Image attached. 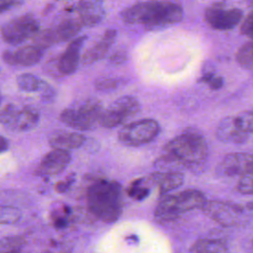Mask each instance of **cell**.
I'll use <instances>...</instances> for the list:
<instances>
[{
    "instance_id": "6da1fadb",
    "label": "cell",
    "mask_w": 253,
    "mask_h": 253,
    "mask_svg": "<svg viewBox=\"0 0 253 253\" xmlns=\"http://www.w3.org/2000/svg\"><path fill=\"white\" fill-rule=\"evenodd\" d=\"M209 147L204 135L194 127H188L171 139L163 148V155L157 159V165L181 166L193 172H199L206 165Z\"/></svg>"
},
{
    "instance_id": "7a4b0ae2",
    "label": "cell",
    "mask_w": 253,
    "mask_h": 253,
    "mask_svg": "<svg viewBox=\"0 0 253 253\" xmlns=\"http://www.w3.org/2000/svg\"><path fill=\"white\" fill-rule=\"evenodd\" d=\"M183 15V8L177 3L146 1L125 8L120 16L126 24L141 25L146 30L156 31L180 22Z\"/></svg>"
},
{
    "instance_id": "3957f363",
    "label": "cell",
    "mask_w": 253,
    "mask_h": 253,
    "mask_svg": "<svg viewBox=\"0 0 253 253\" xmlns=\"http://www.w3.org/2000/svg\"><path fill=\"white\" fill-rule=\"evenodd\" d=\"M86 201L95 217L104 222H114L123 211L122 186L113 180H95L87 189Z\"/></svg>"
},
{
    "instance_id": "277c9868",
    "label": "cell",
    "mask_w": 253,
    "mask_h": 253,
    "mask_svg": "<svg viewBox=\"0 0 253 253\" xmlns=\"http://www.w3.org/2000/svg\"><path fill=\"white\" fill-rule=\"evenodd\" d=\"M206 202L203 192L197 189L163 195L155 208L154 217L160 222L172 221L187 211L202 209Z\"/></svg>"
},
{
    "instance_id": "5b68a950",
    "label": "cell",
    "mask_w": 253,
    "mask_h": 253,
    "mask_svg": "<svg viewBox=\"0 0 253 253\" xmlns=\"http://www.w3.org/2000/svg\"><path fill=\"white\" fill-rule=\"evenodd\" d=\"M103 112L101 102L88 98L73 103L59 115V120L76 130H91L99 125Z\"/></svg>"
},
{
    "instance_id": "8992f818",
    "label": "cell",
    "mask_w": 253,
    "mask_h": 253,
    "mask_svg": "<svg viewBox=\"0 0 253 253\" xmlns=\"http://www.w3.org/2000/svg\"><path fill=\"white\" fill-rule=\"evenodd\" d=\"M253 130L252 111H245L236 116L222 119L215 130L218 140L225 143H244Z\"/></svg>"
},
{
    "instance_id": "52a82bcc",
    "label": "cell",
    "mask_w": 253,
    "mask_h": 253,
    "mask_svg": "<svg viewBox=\"0 0 253 253\" xmlns=\"http://www.w3.org/2000/svg\"><path fill=\"white\" fill-rule=\"evenodd\" d=\"M40 121L38 110L32 106L7 104L0 109V124L10 130L22 132L34 128Z\"/></svg>"
},
{
    "instance_id": "ba28073f",
    "label": "cell",
    "mask_w": 253,
    "mask_h": 253,
    "mask_svg": "<svg viewBox=\"0 0 253 253\" xmlns=\"http://www.w3.org/2000/svg\"><path fill=\"white\" fill-rule=\"evenodd\" d=\"M0 32L5 42L18 45L29 39H34L40 32V24L32 14H24L3 24Z\"/></svg>"
},
{
    "instance_id": "9c48e42d",
    "label": "cell",
    "mask_w": 253,
    "mask_h": 253,
    "mask_svg": "<svg viewBox=\"0 0 253 253\" xmlns=\"http://www.w3.org/2000/svg\"><path fill=\"white\" fill-rule=\"evenodd\" d=\"M202 210L217 223L223 226H234L244 223L247 220V211H251L252 209L230 202L207 201Z\"/></svg>"
},
{
    "instance_id": "30bf717a",
    "label": "cell",
    "mask_w": 253,
    "mask_h": 253,
    "mask_svg": "<svg viewBox=\"0 0 253 253\" xmlns=\"http://www.w3.org/2000/svg\"><path fill=\"white\" fill-rule=\"evenodd\" d=\"M159 124L153 119H142L129 123L119 131V140L126 146H140L152 141L159 133Z\"/></svg>"
},
{
    "instance_id": "8fae6325",
    "label": "cell",
    "mask_w": 253,
    "mask_h": 253,
    "mask_svg": "<svg viewBox=\"0 0 253 253\" xmlns=\"http://www.w3.org/2000/svg\"><path fill=\"white\" fill-rule=\"evenodd\" d=\"M139 109V103L134 97H120L110 104L106 109H103L99 125L107 128L119 126L131 117L135 116Z\"/></svg>"
},
{
    "instance_id": "7c38bea8",
    "label": "cell",
    "mask_w": 253,
    "mask_h": 253,
    "mask_svg": "<svg viewBox=\"0 0 253 253\" xmlns=\"http://www.w3.org/2000/svg\"><path fill=\"white\" fill-rule=\"evenodd\" d=\"M82 29L83 26L78 19L68 18L50 28L40 31L34 38L33 44L44 49L52 44L73 39Z\"/></svg>"
},
{
    "instance_id": "4fadbf2b",
    "label": "cell",
    "mask_w": 253,
    "mask_h": 253,
    "mask_svg": "<svg viewBox=\"0 0 253 253\" xmlns=\"http://www.w3.org/2000/svg\"><path fill=\"white\" fill-rule=\"evenodd\" d=\"M243 18V11L239 8L227 7L223 2L212 3L205 10V20L208 25L216 31L234 29Z\"/></svg>"
},
{
    "instance_id": "5bb4252c",
    "label": "cell",
    "mask_w": 253,
    "mask_h": 253,
    "mask_svg": "<svg viewBox=\"0 0 253 253\" xmlns=\"http://www.w3.org/2000/svg\"><path fill=\"white\" fill-rule=\"evenodd\" d=\"M85 40L86 36L73 39L59 57L53 60V69L56 70V75L66 76L76 71L80 60V51Z\"/></svg>"
},
{
    "instance_id": "9a60e30c",
    "label": "cell",
    "mask_w": 253,
    "mask_h": 253,
    "mask_svg": "<svg viewBox=\"0 0 253 253\" xmlns=\"http://www.w3.org/2000/svg\"><path fill=\"white\" fill-rule=\"evenodd\" d=\"M252 155L244 152L226 154L217 165L216 173L222 177L241 176L252 171Z\"/></svg>"
},
{
    "instance_id": "2e32d148",
    "label": "cell",
    "mask_w": 253,
    "mask_h": 253,
    "mask_svg": "<svg viewBox=\"0 0 253 253\" xmlns=\"http://www.w3.org/2000/svg\"><path fill=\"white\" fill-rule=\"evenodd\" d=\"M67 10L77 15L75 18L78 19L83 28L98 25L105 16V9L100 1H80L72 4Z\"/></svg>"
},
{
    "instance_id": "e0dca14e",
    "label": "cell",
    "mask_w": 253,
    "mask_h": 253,
    "mask_svg": "<svg viewBox=\"0 0 253 253\" xmlns=\"http://www.w3.org/2000/svg\"><path fill=\"white\" fill-rule=\"evenodd\" d=\"M43 50L36 44H30L14 50H5L2 53V58L9 65L28 67L37 64L42 59Z\"/></svg>"
},
{
    "instance_id": "ac0fdd59",
    "label": "cell",
    "mask_w": 253,
    "mask_h": 253,
    "mask_svg": "<svg viewBox=\"0 0 253 253\" xmlns=\"http://www.w3.org/2000/svg\"><path fill=\"white\" fill-rule=\"evenodd\" d=\"M71 160L69 151L52 149L42 158L37 173L41 176H54L65 170Z\"/></svg>"
},
{
    "instance_id": "d6986e66",
    "label": "cell",
    "mask_w": 253,
    "mask_h": 253,
    "mask_svg": "<svg viewBox=\"0 0 253 253\" xmlns=\"http://www.w3.org/2000/svg\"><path fill=\"white\" fill-rule=\"evenodd\" d=\"M149 186H157L161 195L179 188L184 182V175L179 171L155 172L145 177Z\"/></svg>"
},
{
    "instance_id": "ffe728a7",
    "label": "cell",
    "mask_w": 253,
    "mask_h": 253,
    "mask_svg": "<svg viewBox=\"0 0 253 253\" xmlns=\"http://www.w3.org/2000/svg\"><path fill=\"white\" fill-rule=\"evenodd\" d=\"M117 36V32L114 29H108L102 36V38L93 44L83 55L81 58L82 63L84 64H92L107 55L111 46L113 45L115 39Z\"/></svg>"
},
{
    "instance_id": "44dd1931",
    "label": "cell",
    "mask_w": 253,
    "mask_h": 253,
    "mask_svg": "<svg viewBox=\"0 0 253 253\" xmlns=\"http://www.w3.org/2000/svg\"><path fill=\"white\" fill-rule=\"evenodd\" d=\"M85 142V136L79 132L58 130L49 137V145L52 149L69 151L82 146Z\"/></svg>"
},
{
    "instance_id": "7402d4cb",
    "label": "cell",
    "mask_w": 253,
    "mask_h": 253,
    "mask_svg": "<svg viewBox=\"0 0 253 253\" xmlns=\"http://www.w3.org/2000/svg\"><path fill=\"white\" fill-rule=\"evenodd\" d=\"M190 253H228L227 246L221 239L203 238L197 240L191 247Z\"/></svg>"
},
{
    "instance_id": "603a6c76",
    "label": "cell",
    "mask_w": 253,
    "mask_h": 253,
    "mask_svg": "<svg viewBox=\"0 0 253 253\" xmlns=\"http://www.w3.org/2000/svg\"><path fill=\"white\" fill-rule=\"evenodd\" d=\"M17 85L20 90L28 93L40 92L43 81L32 73H23L17 76Z\"/></svg>"
},
{
    "instance_id": "cb8c5ba5",
    "label": "cell",
    "mask_w": 253,
    "mask_h": 253,
    "mask_svg": "<svg viewBox=\"0 0 253 253\" xmlns=\"http://www.w3.org/2000/svg\"><path fill=\"white\" fill-rule=\"evenodd\" d=\"M70 214H71V211L67 206L62 204L55 206L50 212V218H51L52 224L56 228L65 227L70 220Z\"/></svg>"
},
{
    "instance_id": "d4e9b609",
    "label": "cell",
    "mask_w": 253,
    "mask_h": 253,
    "mask_svg": "<svg viewBox=\"0 0 253 253\" xmlns=\"http://www.w3.org/2000/svg\"><path fill=\"white\" fill-rule=\"evenodd\" d=\"M150 189L144 177L134 180L126 190L127 195L136 201H141L149 195Z\"/></svg>"
},
{
    "instance_id": "484cf974",
    "label": "cell",
    "mask_w": 253,
    "mask_h": 253,
    "mask_svg": "<svg viewBox=\"0 0 253 253\" xmlns=\"http://www.w3.org/2000/svg\"><path fill=\"white\" fill-rule=\"evenodd\" d=\"M252 41H248L247 42H245L244 44H242L239 49L236 52V61L238 62V64L247 70H251L252 69V65H253V60H252Z\"/></svg>"
},
{
    "instance_id": "4316f807",
    "label": "cell",
    "mask_w": 253,
    "mask_h": 253,
    "mask_svg": "<svg viewBox=\"0 0 253 253\" xmlns=\"http://www.w3.org/2000/svg\"><path fill=\"white\" fill-rule=\"evenodd\" d=\"M25 239L22 236H7L0 239V253H12L20 251L24 246Z\"/></svg>"
},
{
    "instance_id": "83f0119b",
    "label": "cell",
    "mask_w": 253,
    "mask_h": 253,
    "mask_svg": "<svg viewBox=\"0 0 253 253\" xmlns=\"http://www.w3.org/2000/svg\"><path fill=\"white\" fill-rule=\"evenodd\" d=\"M21 217V212L17 208L10 206H0V224H13Z\"/></svg>"
},
{
    "instance_id": "f1b7e54d",
    "label": "cell",
    "mask_w": 253,
    "mask_h": 253,
    "mask_svg": "<svg viewBox=\"0 0 253 253\" xmlns=\"http://www.w3.org/2000/svg\"><path fill=\"white\" fill-rule=\"evenodd\" d=\"M120 83H121V79H119V78L105 76V77L97 79L95 82V86H96V89H98L99 91L108 92V91H112V90L118 88Z\"/></svg>"
},
{
    "instance_id": "f546056e",
    "label": "cell",
    "mask_w": 253,
    "mask_h": 253,
    "mask_svg": "<svg viewBox=\"0 0 253 253\" xmlns=\"http://www.w3.org/2000/svg\"><path fill=\"white\" fill-rule=\"evenodd\" d=\"M199 82L208 84V86L212 90H217V89L221 88L223 85L222 77L216 75L213 71L204 72L203 76L199 79Z\"/></svg>"
},
{
    "instance_id": "4dcf8cb0",
    "label": "cell",
    "mask_w": 253,
    "mask_h": 253,
    "mask_svg": "<svg viewBox=\"0 0 253 253\" xmlns=\"http://www.w3.org/2000/svg\"><path fill=\"white\" fill-rule=\"evenodd\" d=\"M252 171L247 172L240 176V179L237 184V191L242 195H252L253 193V186H252Z\"/></svg>"
},
{
    "instance_id": "1f68e13d",
    "label": "cell",
    "mask_w": 253,
    "mask_h": 253,
    "mask_svg": "<svg viewBox=\"0 0 253 253\" xmlns=\"http://www.w3.org/2000/svg\"><path fill=\"white\" fill-rule=\"evenodd\" d=\"M240 33L251 40L253 33V11L248 13L245 19L242 21L240 26Z\"/></svg>"
},
{
    "instance_id": "d6a6232c",
    "label": "cell",
    "mask_w": 253,
    "mask_h": 253,
    "mask_svg": "<svg viewBox=\"0 0 253 253\" xmlns=\"http://www.w3.org/2000/svg\"><path fill=\"white\" fill-rule=\"evenodd\" d=\"M74 180H75V174L74 173L68 175L67 177H65L64 180H61L58 183H56V185L54 186L55 191L58 192V193L66 192L69 189V187L72 185Z\"/></svg>"
},
{
    "instance_id": "836d02e7",
    "label": "cell",
    "mask_w": 253,
    "mask_h": 253,
    "mask_svg": "<svg viewBox=\"0 0 253 253\" xmlns=\"http://www.w3.org/2000/svg\"><path fill=\"white\" fill-rule=\"evenodd\" d=\"M127 59V54L125 49H118L112 53L109 57V61L112 64H122Z\"/></svg>"
},
{
    "instance_id": "e575fe53",
    "label": "cell",
    "mask_w": 253,
    "mask_h": 253,
    "mask_svg": "<svg viewBox=\"0 0 253 253\" xmlns=\"http://www.w3.org/2000/svg\"><path fill=\"white\" fill-rule=\"evenodd\" d=\"M40 93H41L42 98L45 101H50L54 97V94H55L52 87L48 83H46L45 81H43L42 86L40 90Z\"/></svg>"
},
{
    "instance_id": "d590c367",
    "label": "cell",
    "mask_w": 253,
    "mask_h": 253,
    "mask_svg": "<svg viewBox=\"0 0 253 253\" xmlns=\"http://www.w3.org/2000/svg\"><path fill=\"white\" fill-rule=\"evenodd\" d=\"M21 1H14V0H3L0 1V15L11 10L13 7L21 5Z\"/></svg>"
},
{
    "instance_id": "8d00e7d4",
    "label": "cell",
    "mask_w": 253,
    "mask_h": 253,
    "mask_svg": "<svg viewBox=\"0 0 253 253\" xmlns=\"http://www.w3.org/2000/svg\"><path fill=\"white\" fill-rule=\"evenodd\" d=\"M9 148V141L3 135H0V153L7 151Z\"/></svg>"
},
{
    "instance_id": "74e56055",
    "label": "cell",
    "mask_w": 253,
    "mask_h": 253,
    "mask_svg": "<svg viewBox=\"0 0 253 253\" xmlns=\"http://www.w3.org/2000/svg\"><path fill=\"white\" fill-rule=\"evenodd\" d=\"M12 253H22L21 251H16V252H12Z\"/></svg>"
},
{
    "instance_id": "f35d334b",
    "label": "cell",
    "mask_w": 253,
    "mask_h": 253,
    "mask_svg": "<svg viewBox=\"0 0 253 253\" xmlns=\"http://www.w3.org/2000/svg\"><path fill=\"white\" fill-rule=\"evenodd\" d=\"M43 253H52V252H43Z\"/></svg>"
},
{
    "instance_id": "ab89813d",
    "label": "cell",
    "mask_w": 253,
    "mask_h": 253,
    "mask_svg": "<svg viewBox=\"0 0 253 253\" xmlns=\"http://www.w3.org/2000/svg\"><path fill=\"white\" fill-rule=\"evenodd\" d=\"M0 102H1V94H0Z\"/></svg>"
}]
</instances>
